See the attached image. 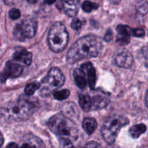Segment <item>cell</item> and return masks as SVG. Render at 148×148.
<instances>
[{
  "instance_id": "cell-1",
  "label": "cell",
  "mask_w": 148,
  "mask_h": 148,
  "mask_svg": "<svg viewBox=\"0 0 148 148\" xmlns=\"http://www.w3.org/2000/svg\"><path fill=\"white\" fill-rule=\"evenodd\" d=\"M103 49V41L98 36L89 35L78 39L66 53V60L74 64L85 58L96 57Z\"/></svg>"
},
{
  "instance_id": "cell-2",
  "label": "cell",
  "mask_w": 148,
  "mask_h": 148,
  "mask_svg": "<svg viewBox=\"0 0 148 148\" xmlns=\"http://www.w3.org/2000/svg\"><path fill=\"white\" fill-rule=\"evenodd\" d=\"M37 106L38 101L35 98L24 95L6 104L1 108V116L9 121H25L33 115Z\"/></svg>"
},
{
  "instance_id": "cell-3",
  "label": "cell",
  "mask_w": 148,
  "mask_h": 148,
  "mask_svg": "<svg viewBox=\"0 0 148 148\" xmlns=\"http://www.w3.org/2000/svg\"><path fill=\"white\" fill-rule=\"evenodd\" d=\"M49 130L54 133L59 140H68L73 143L78 137V129L70 119L63 114H56L48 121Z\"/></svg>"
},
{
  "instance_id": "cell-4",
  "label": "cell",
  "mask_w": 148,
  "mask_h": 148,
  "mask_svg": "<svg viewBox=\"0 0 148 148\" xmlns=\"http://www.w3.org/2000/svg\"><path fill=\"white\" fill-rule=\"evenodd\" d=\"M128 124V119L124 116H110L104 121L101 128L103 139L108 144H114L121 129Z\"/></svg>"
},
{
  "instance_id": "cell-5",
  "label": "cell",
  "mask_w": 148,
  "mask_h": 148,
  "mask_svg": "<svg viewBox=\"0 0 148 148\" xmlns=\"http://www.w3.org/2000/svg\"><path fill=\"white\" fill-rule=\"evenodd\" d=\"M69 36L64 25L56 22L51 27L48 35V43L51 50L59 53L64 50L67 46Z\"/></svg>"
},
{
  "instance_id": "cell-6",
  "label": "cell",
  "mask_w": 148,
  "mask_h": 148,
  "mask_svg": "<svg viewBox=\"0 0 148 148\" xmlns=\"http://www.w3.org/2000/svg\"><path fill=\"white\" fill-rule=\"evenodd\" d=\"M64 75L59 68H51L40 83V90L42 96H49L51 92H54L53 91L64 85Z\"/></svg>"
},
{
  "instance_id": "cell-7",
  "label": "cell",
  "mask_w": 148,
  "mask_h": 148,
  "mask_svg": "<svg viewBox=\"0 0 148 148\" xmlns=\"http://www.w3.org/2000/svg\"><path fill=\"white\" fill-rule=\"evenodd\" d=\"M37 20L33 17H26L15 26L13 31L14 36L18 40L23 41L26 38H31L37 30Z\"/></svg>"
},
{
  "instance_id": "cell-8",
  "label": "cell",
  "mask_w": 148,
  "mask_h": 148,
  "mask_svg": "<svg viewBox=\"0 0 148 148\" xmlns=\"http://www.w3.org/2000/svg\"><path fill=\"white\" fill-rule=\"evenodd\" d=\"M110 102V95L108 92L96 90L91 96V109L101 110L108 106Z\"/></svg>"
},
{
  "instance_id": "cell-9",
  "label": "cell",
  "mask_w": 148,
  "mask_h": 148,
  "mask_svg": "<svg viewBox=\"0 0 148 148\" xmlns=\"http://www.w3.org/2000/svg\"><path fill=\"white\" fill-rule=\"evenodd\" d=\"M23 71V66L19 64L13 62H7L1 75V82H4L9 78L17 77L21 75Z\"/></svg>"
},
{
  "instance_id": "cell-10",
  "label": "cell",
  "mask_w": 148,
  "mask_h": 148,
  "mask_svg": "<svg viewBox=\"0 0 148 148\" xmlns=\"http://www.w3.org/2000/svg\"><path fill=\"white\" fill-rule=\"evenodd\" d=\"M79 69L85 75L90 88L91 89H93L96 83V72L94 66L90 62H88V63H85L81 65Z\"/></svg>"
},
{
  "instance_id": "cell-11",
  "label": "cell",
  "mask_w": 148,
  "mask_h": 148,
  "mask_svg": "<svg viewBox=\"0 0 148 148\" xmlns=\"http://www.w3.org/2000/svg\"><path fill=\"white\" fill-rule=\"evenodd\" d=\"M117 37L116 40L120 45H127L130 42L131 35H132V30L129 26L119 25L116 27Z\"/></svg>"
},
{
  "instance_id": "cell-12",
  "label": "cell",
  "mask_w": 148,
  "mask_h": 148,
  "mask_svg": "<svg viewBox=\"0 0 148 148\" xmlns=\"http://www.w3.org/2000/svg\"><path fill=\"white\" fill-rule=\"evenodd\" d=\"M115 64L119 67L128 69L133 64V57L129 52H121L119 53L114 59Z\"/></svg>"
},
{
  "instance_id": "cell-13",
  "label": "cell",
  "mask_w": 148,
  "mask_h": 148,
  "mask_svg": "<svg viewBox=\"0 0 148 148\" xmlns=\"http://www.w3.org/2000/svg\"><path fill=\"white\" fill-rule=\"evenodd\" d=\"M61 5L65 14L69 17H75L79 10V1H60Z\"/></svg>"
},
{
  "instance_id": "cell-14",
  "label": "cell",
  "mask_w": 148,
  "mask_h": 148,
  "mask_svg": "<svg viewBox=\"0 0 148 148\" xmlns=\"http://www.w3.org/2000/svg\"><path fill=\"white\" fill-rule=\"evenodd\" d=\"M13 58L17 62H20L28 66L32 62V53L24 49H18L14 52Z\"/></svg>"
},
{
  "instance_id": "cell-15",
  "label": "cell",
  "mask_w": 148,
  "mask_h": 148,
  "mask_svg": "<svg viewBox=\"0 0 148 148\" xmlns=\"http://www.w3.org/2000/svg\"><path fill=\"white\" fill-rule=\"evenodd\" d=\"M73 76L75 84H76L78 88L82 89V88H85L86 87L88 81H87L85 75L79 68H77V69H75L73 72Z\"/></svg>"
},
{
  "instance_id": "cell-16",
  "label": "cell",
  "mask_w": 148,
  "mask_h": 148,
  "mask_svg": "<svg viewBox=\"0 0 148 148\" xmlns=\"http://www.w3.org/2000/svg\"><path fill=\"white\" fill-rule=\"evenodd\" d=\"M62 114L72 119V118H75V116H77V108L72 103H67L62 108Z\"/></svg>"
},
{
  "instance_id": "cell-17",
  "label": "cell",
  "mask_w": 148,
  "mask_h": 148,
  "mask_svg": "<svg viewBox=\"0 0 148 148\" xmlns=\"http://www.w3.org/2000/svg\"><path fill=\"white\" fill-rule=\"evenodd\" d=\"M97 121L93 118H85L82 121V127L83 130L88 133V134H91L95 131L97 128Z\"/></svg>"
},
{
  "instance_id": "cell-18",
  "label": "cell",
  "mask_w": 148,
  "mask_h": 148,
  "mask_svg": "<svg viewBox=\"0 0 148 148\" xmlns=\"http://www.w3.org/2000/svg\"><path fill=\"white\" fill-rule=\"evenodd\" d=\"M79 103L82 109L85 111L91 110V97L88 94H79Z\"/></svg>"
},
{
  "instance_id": "cell-19",
  "label": "cell",
  "mask_w": 148,
  "mask_h": 148,
  "mask_svg": "<svg viewBox=\"0 0 148 148\" xmlns=\"http://www.w3.org/2000/svg\"><path fill=\"white\" fill-rule=\"evenodd\" d=\"M146 126L143 124H136L132 126L130 130V134L132 138L137 139L140 137L143 133L145 132Z\"/></svg>"
},
{
  "instance_id": "cell-20",
  "label": "cell",
  "mask_w": 148,
  "mask_h": 148,
  "mask_svg": "<svg viewBox=\"0 0 148 148\" xmlns=\"http://www.w3.org/2000/svg\"><path fill=\"white\" fill-rule=\"evenodd\" d=\"M40 88V83H39L38 82L35 81V82L29 83L28 85H26V87L25 88L24 92L27 96H30V95H33V94Z\"/></svg>"
},
{
  "instance_id": "cell-21",
  "label": "cell",
  "mask_w": 148,
  "mask_h": 148,
  "mask_svg": "<svg viewBox=\"0 0 148 148\" xmlns=\"http://www.w3.org/2000/svg\"><path fill=\"white\" fill-rule=\"evenodd\" d=\"M69 94H70V92L68 90L64 89V90H59V91H55L53 92V97L56 98V100L58 101H63V100L66 99L69 97Z\"/></svg>"
},
{
  "instance_id": "cell-22",
  "label": "cell",
  "mask_w": 148,
  "mask_h": 148,
  "mask_svg": "<svg viewBox=\"0 0 148 148\" xmlns=\"http://www.w3.org/2000/svg\"><path fill=\"white\" fill-rule=\"evenodd\" d=\"M98 5L95 3L91 2L89 1H85L82 3V9L85 12H90L92 10L98 9Z\"/></svg>"
},
{
  "instance_id": "cell-23",
  "label": "cell",
  "mask_w": 148,
  "mask_h": 148,
  "mask_svg": "<svg viewBox=\"0 0 148 148\" xmlns=\"http://www.w3.org/2000/svg\"><path fill=\"white\" fill-rule=\"evenodd\" d=\"M137 9L139 12L141 14H147L148 12V3L147 1H139L137 3Z\"/></svg>"
},
{
  "instance_id": "cell-24",
  "label": "cell",
  "mask_w": 148,
  "mask_h": 148,
  "mask_svg": "<svg viewBox=\"0 0 148 148\" xmlns=\"http://www.w3.org/2000/svg\"><path fill=\"white\" fill-rule=\"evenodd\" d=\"M9 17L13 20H17L20 17V12L18 9L12 8L9 12Z\"/></svg>"
},
{
  "instance_id": "cell-25",
  "label": "cell",
  "mask_w": 148,
  "mask_h": 148,
  "mask_svg": "<svg viewBox=\"0 0 148 148\" xmlns=\"http://www.w3.org/2000/svg\"><path fill=\"white\" fill-rule=\"evenodd\" d=\"M71 27L73 30H78L79 29H80V27H82V22L80 21V20L77 17H75L73 19V20L72 21V23H71Z\"/></svg>"
},
{
  "instance_id": "cell-26",
  "label": "cell",
  "mask_w": 148,
  "mask_h": 148,
  "mask_svg": "<svg viewBox=\"0 0 148 148\" xmlns=\"http://www.w3.org/2000/svg\"><path fill=\"white\" fill-rule=\"evenodd\" d=\"M61 148H75L74 147L72 142L68 140H59Z\"/></svg>"
},
{
  "instance_id": "cell-27",
  "label": "cell",
  "mask_w": 148,
  "mask_h": 148,
  "mask_svg": "<svg viewBox=\"0 0 148 148\" xmlns=\"http://www.w3.org/2000/svg\"><path fill=\"white\" fill-rule=\"evenodd\" d=\"M132 35L136 37H143L145 36V31L143 29L136 28L132 30Z\"/></svg>"
},
{
  "instance_id": "cell-28",
  "label": "cell",
  "mask_w": 148,
  "mask_h": 148,
  "mask_svg": "<svg viewBox=\"0 0 148 148\" xmlns=\"http://www.w3.org/2000/svg\"><path fill=\"white\" fill-rule=\"evenodd\" d=\"M84 148H102L101 146L98 143H95V142H90V143H87L85 145Z\"/></svg>"
},
{
  "instance_id": "cell-29",
  "label": "cell",
  "mask_w": 148,
  "mask_h": 148,
  "mask_svg": "<svg viewBox=\"0 0 148 148\" xmlns=\"http://www.w3.org/2000/svg\"><path fill=\"white\" fill-rule=\"evenodd\" d=\"M112 38H113V33L112 31H111V30L108 29V31H107L106 33L105 36H104V40H105L106 42H109L112 40Z\"/></svg>"
},
{
  "instance_id": "cell-30",
  "label": "cell",
  "mask_w": 148,
  "mask_h": 148,
  "mask_svg": "<svg viewBox=\"0 0 148 148\" xmlns=\"http://www.w3.org/2000/svg\"><path fill=\"white\" fill-rule=\"evenodd\" d=\"M27 140H28V143H24V144L21 146V148H36L35 145L33 144V143L31 140H29V139H27Z\"/></svg>"
},
{
  "instance_id": "cell-31",
  "label": "cell",
  "mask_w": 148,
  "mask_h": 148,
  "mask_svg": "<svg viewBox=\"0 0 148 148\" xmlns=\"http://www.w3.org/2000/svg\"><path fill=\"white\" fill-rule=\"evenodd\" d=\"M6 148H19V147H18V145L16 144V143H11L7 146V147H6Z\"/></svg>"
},
{
  "instance_id": "cell-32",
  "label": "cell",
  "mask_w": 148,
  "mask_h": 148,
  "mask_svg": "<svg viewBox=\"0 0 148 148\" xmlns=\"http://www.w3.org/2000/svg\"><path fill=\"white\" fill-rule=\"evenodd\" d=\"M144 55L148 59V47H146L144 49Z\"/></svg>"
},
{
  "instance_id": "cell-33",
  "label": "cell",
  "mask_w": 148,
  "mask_h": 148,
  "mask_svg": "<svg viewBox=\"0 0 148 148\" xmlns=\"http://www.w3.org/2000/svg\"><path fill=\"white\" fill-rule=\"evenodd\" d=\"M145 103H146V106H147V107L148 108V91L147 92V93H146V96H145Z\"/></svg>"
},
{
  "instance_id": "cell-34",
  "label": "cell",
  "mask_w": 148,
  "mask_h": 148,
  "mask_svg": "<svg viewBox=\"0 0 148 148\" xmlns=\"http://www.w3.org/2000/svg\"><path fill=\"white\" fill-rule=\"evenodd\" d=\"M111 148H119V147H111Z\"/></svg>"
}]
</instances>
